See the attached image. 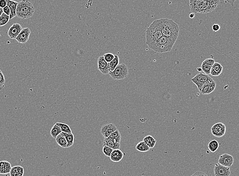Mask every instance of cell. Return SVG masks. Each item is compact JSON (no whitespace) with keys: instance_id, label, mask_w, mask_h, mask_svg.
<instances>
[{"instance_id":"6da1fadb","label":"cell","mask_w":239,"mask_h":176,"mask_svg":"<svg viewBox=\"0 0 239 176\" xmlns=\"http://www.w3.org/2000/svg\"><path fill=\"white\" fill-rule=\"evenodd\" d=\"M220 0H189L191 11L193 13L206 14L215 10Z\"/></svg>"},{"instance_id":"7a4b0ae2","label":"cell","mask_w":239,"mask_h":176,"mask_svg":"<svg viewBox=\"0 0 239 176\" xmlns=\"http://www.w3.org/2000/svg\"><path fill=\"white\" fill-rule=\"evenodd\" d=\"M160 20L163 36L176 41L179 33L178 24L170 19H161Z\"/></svg>"},{"instance_id":"3957f363","label":"cell","mask_w":239,"mask_h":176,"mask_svg":"<svg viewBox=\"0 0 239 176\" xmlns=\"http://www.w3.org/2000/svg\"><path fill=\"white\" fill-rule=\"evenodd\" d=\"M162 36L160 19L155 20L146 31L147 45L149 46L153 44Z\"/></svg>"},{"instance_id":"277c9868","label":"cell","mask_w":239,"mask_h":176,"mask_svg":"<svg viewBox=\"0 0 239 176\" xmlns=\"http://www.w3.org/2000/svg\"><path fill=\"white\" fill-rule=\"evenodd\" d=\"M34 11V7L31 2L22 0L17 5L16 16L20 19H30L33 16Z\"/></svg>"},{"instance_id":"5b68a950","label":"cell","mask_w":239,"mask_h":176,"mask_svg":"<svg viewBox=\"0 0 239 176\" xmlns=\"http://www.w3.org/2000/svg\"><path fill=\"white\" fill-rule=\"evenodd\" d=\"M175 42H176L173 40H171L165 36H162L154 43L148 46L154 52L159 53H163L170 52L173 49Z\"/></svg>"},{"instance_id":"8992f818","label":"cell","mask_w":239,"mask_h":176,"mask_svg":"<svg viewBox=\"0 0 239 176\" xmlns=\"http://www.w3.org/2000/svg\"><path fill=\"white\" fill-rule=\"evenodd\" d=\"M109 75L115 80H122L128 75V68L126 64L122 63L117 65L113 71L109 72Z\"/></svg>"},{"instance_id":"52a82bcc","label":"cell","mask_w":239,"mask_h":176,"mask_svg":"<svg viewBox=\"0 0 239 176\" xmlns=\"http://www.w3.org/2000/svg\"><path fill=\"white\" fill-rule=\"evenodd\" d=\"M211 79L212 78L210 76H208V75L200 72L198 73L194 77H193L191 79V80L193 83L197 86L198 90L199 91L203 87V85L206 83V82Z\"/></svg>"},{"instance_id":"ba28073f","label":"cell","mask_w":239,"mask_h":176,"mask_svg":"<svg viewBox=\"0 0 239 176\" xmlns=\"http://www.w3.org/2000/svg\"><path fill=\"white\" fill-rule=\"evenodd\" d=\"M211 131L214 136L217 138H221L224 136L226 132V127L224 123H217L213 125Z\"/></svg>"},{"instance_id":"9c48e42d","label":"cell","mask_w":239,"mask_h":176,"mask_svg":"<svg viewBox=\"0 0 239 176\" xmlns=\"http://www.w3.org/2000/svg\"><path fill=\"white\" fill-rule=\"evenodd\" d=\"M214 172L215 176H229L231 174L229 167L224 166L219 163L215 164Z\"/></svg>"},{"instance_id":"30bf717a","label":"cell","mask_w":239,"mask_h":176,"mask_svg":"<svg viewBox=\"0 0 239 176\" xmlns=\"http://www.w3.org/2000/svg\"><path fill=\"white\" fill-rule=\"evenodd\" d=\"M216 87V82L213 80V79H211L203 85V87L199 90V92H201L202 94H209L214 91Z\"/></svg>"},{"instance_id":"8fae6325","label":"cell","mask_w":239,"mask_h":176,"mask_svg":"<svg viewBox=\"0 0 239 176\" xmlns=\"http://www.w3.org/2000/svg\"><path fill=\"white\" fill-rule=\"evenodd\" d=\"M117 129V127L115 124L112 123H108L103 125V126H102L100 132L104 138H107Z\"/></svg>"},{"instance_id":"7c38bea8","label":"cell","mask_w":239,"mask_h":176,"mask_svg":"<svg viewBox=\"0 0 239 176\" xmlns=\"http://www.w3.org/2000/svg\"><path fill=\"white\" fill-rule=\"evenodd\" d=\"M31 34V30L29 28H24L23 29L22 31L19 34L16 40L19 43L22 44H25L29 40L30 35Z\"/></svg>"},{"instance_id":"4fadbf2b","label":"cell","mask_w":239,"mask_h":176,"mask_svg":"<svg viewBox=\"0 0 239 176\" xmlns=\"http://www.w3.org/2000/svg\"><path fill=\"white\" fill-rule=\"evenodd\" d=\"M234 159L233 156L227 153H224L219 157L218 163L224 166L230 168L233 164Z\"/></svg>"},{"instance_id":"5bb4252c","label":"cell","mask_w":239,"mask_h":176,"mask_svg":"<svg viewBox=\"0 0 239 176\" xmlns=\"http://www.w3.org/2000/svg\"><path fill=\"white\" fill-rule=\"evenodd\" d=\"M23 30L22 26L19 24L15 23L12 24L8 31V35L12 39H15L19 34Z\"/></svg>"},{"instance_id":"9a60e30c","label":"cell","mask_w":239,"mask_h":176,"mask_svg":"<svg viewBox=\"0 0 239 176\" xmlns=\"http://www.w3.org/2000/svg\"><path fill=\"white\" fill-rule=\"evenodd\" d=\"M98 69L103 75L109 74V64L105 61L103 56L98 58L97 61Z\"/></svg>"},{"instance_id":"2e32d148","label":"cell","mask_w":239,"mask_h":176,"mask_svg":"<svg viewBox=\"0 0 239 176\" xmlns=\"http://www.w3.org/2000/svg\"><path fill=\"white\" fill-rule=\"evenodd\" d=\"M215 63L214 59H207L203 61L201 65V69L206 75L210 74L211 69Z\"/></svg>"},{"instance_id":"e0dca14e","label":"cell","mask_w":239,"mask_h":176,"mask_svg":"<svg viewBox=\"0 0 239 176\" xmlns=\"http://www.w3.org/2000/svg\"><path fill=\"white\" fill-rule=\"evenodd\" d=\"M18 2L13 0H7V5L10 10V19H12L16 16V8Z\"/></svg>"},{"instance_id":"ac0fdd59","label":"cell","mask_w":239,"mask_h":176,"mask_svg":"<svg viewBox=\"0 0 239 176\" xmlns=\"http://www.w3.org/2000/svg\"><path fill=\"white\" fill-rule=\"evenodd\" d=\"M123 153L120 149H115L113 151L111 154L110 159L112 161L117 162L120 161L123 159Z\"/></svg>"},{"instance_id":"d6986e66","label":"cell","mask_w":239,"mask_h":176,"mask_svg":"<svg viewBox=\"0 0 239 176\" xmlns=\"http://www.w3.org/2000/svg\"><path fill=\"white\" fill-rule=\"evenodd\" d=\"M222 70L223 67L222 65L220 63L215 62L211 69L210 75L212 76H219L222 73Z\"/></svg>"},{"instance_id":"ffe728a7","label":"cell","mask_w":239,"mask_h":176,"mask_svg":"<svg viewBox=\"0 0 239 176\" xmlns=\"http://www.w3.org/2000/svg\"><path fill=\"white\" fill-rule=\"evenodd\" d=\"M11 168V165L9 162L7 161H0V174H1L10 173Z\"/></svg>"},{"instance_id":"44dd1931","label":"cell","mask_w":239,"mask_h":176,"mask_svg":"<svg viewBox=\"0 0 239 176\" xmlns=\"http://www.w3.org/2000/svg\"><path fill=\"white\" fill-rule=\"evenodd\" d=\"M103 145H106L109 146V147L112 148V149L115 150V149H120V144H116L112 139L109 137L107 138H105L104 141H103Z\"/></svg>"},{"instance_id":"7402d4cb","label":"cell","mask_w":239,"mask_h":176,"mask_svg":"<svg viewBox=\"0 0 239 176\" xmlns=\"http://www.w3.org/2000/svg\"><path fill=\"white\" fill-rule=\"evenodd\" d=\"M143 142L146 144V145L149 147L150 149L153 148L156 145V140L153 136L151 135H147L145 136L143 139Z\"/></svg>"},{"instance_id":"603a6c76","label":"cell","mask_w":239,"mask_h":176,"mask_svg":"<svg viewBox=\"0 0 239 176\" xmlns=\"http://www.w3.org/2000/svg\"><path fill=\"white\" fill-rule=\"evenodd\" d=\"M63 136H65L67 142V148L71 147L74 144V140H75V136L72 133H65L62 132L61 133Z\"/></svg>"},{"instance_id":"cb8c5ba5","label":"cell","mask_w":239,"mask_h":176,"mask_svg":"<svg viewBox=\"0 0 239 176\" xmlns=\"http://www.w3.org/2000/svg\"><path fill=\"white\" fill-rule=\"evenodd\" d=\"M57 143L61 147L63 148H67V142L64 136L61 133L56 138Z\"/></svg>"},{"instance_id":"d4e9b609","label":"cell","mask_w":239,"mask_h":176,"mask_svg":"<svg viewBox=\"0 0 239 176\" xmlns=\"http://www.w3.org/2000/svg\"><path fill=\"white\" fill-rule=\"evenodd\" d=\"M135 149L139 152H146L149 151L150 148L146 145L143 141L139 142V143L136 145Z\"/></svg>"},{"instance_id":"484cf974","label":"cell","mask_w":239,"mask_h":176,"mask_svg":"<svg viewBox=\"0 0 239 176\" xmlns=\"http://www.w3.org/2000/svg\"><path fill=\"white\" fill-rule=\"evenodd\" d=\"M62 130L61 129L60 127L57 124L53 125V127H52V129L50 130V135H52V137H53L54 139H56L57 136L59 135H60L62 133Z\"/></svg>"},{"instance_id":"4316f807","label":"cell","mask_w":239,"mask_h":176,"mask_svg":"<svg viewBox=\"0 0 239 176\" xmlns=\"http://www.w3.org/2000/svg\"><path fill=\"white\" fill-rule=\"evenodd\" d=\"M109 72L113 71L119 64V58L117 55H115L114 59L109 63Z\"/></svg>"},{"instance_id":"83f0119b","label":"cell","mask_w":239,"mask_h":176,"mask_svg":"<svg viewBox=\"0 0 239 176\" xmlns=\"http://www.w3.org/2000/svg\"><path fill=\"white\" fill-rule=\"evenodd\" d=\"M208 146L209 150L211 152H212V153H214V152H216V151L217 150L218 148H219V143H218L217 140H213L209 142Z\"/></svg>"},{"instance_id":"f1b7e54d","label":"cell","mask_w":239,"mask_h":176,"mask_svg":"<svg viewBox=\"0 0 239 176\" xmlns=\"http://www.w3.org/2000/svg\"><path fill=\"white\" fill-rule=\"evenodd\" d=\"M109 138L112 139V140L116 144H120L121 140V135L120 133L119 130H117L113 133H112L109 136Z\"/></svg>"},{"instance_id":"f546056e","label":"cell","mask_w":239,"mask_h":176,"mask_svg":"<svg viewBox=\"0 0 239 176\" xmlns=\"http://www.w3.org/2000/svg\"><path fill=\"white\" fill-rule=\"evenodd\" d=\"M56 124L60 127L61 129L63 132L72 133L71 129L68 125L63 123H57Z\"/></svg>"},{"instance_id":"4dcf8cb0","label":"cell","mask_w":239,"mask_h":176,"mask_svg":"<svg viewBox=\"0 0 239 176\" xmlns=\"http://www.w3.org/2000/svg\"><path fill=\"white\" fill-rule=\"evenodd\" d=\"M10 20V16L3 13L0 16V27L6 25Z\"/></svg>"},{"instance_id":"1f68e13d","label":"cell","mask_w":239,"mask_h":176,"mask_svg":"<svg viewBox=\"0 0 239 176\" xmlns=\"http://www.w3.org/2000/svg\"><path fill=\"white\" fill-rule=\"evenodd\" d=\"M113 149H112V148L109 147V146L106 145H103V149H102V152L103 154L107 156L110 157L111 154H112Z\"/></svg>"},{"instance_id":"d6a6232c","label":"cell","mask_w":239,"mask_h":176,"mask_svg":"<svg viewBox=\"0 0 239 176\" xmlns=\"http://www.w3.org/2000/svg\"><path fill=\"white\" fill-rule=\"evenodd\" d=\"M103 57H104L105 61L107 63H110V62L114 59L115 55L112 53H107L103 55Z\"/></svg>"},{"instance_id":"836d02e7","label":"cell","mask_w":239,"mask_h":176,"mask_svg":"<svg viewBox=\"0 0 239 176\" xmlns=\"http://www.w3.org/2000/svg\"><path fill=\"white\" fill-rule=\"evenodd\" d=\"M5 83V79L3 72L0 69V88L4 86Z\"/></svg>"},{"instance_id":"e575fe53","label":"cell","mask_w":239,"mask_h":176,"mask_svg":"<svg viewBox=\"0 0 239 176\" xmlns=\"http://www.w3.org/2000/svg\"><path fill=\"white\" fill-rule=\"evenodd\" d=\"M10 176H19L17 170V166H15L11 168L10 172Z\"/></svg>"},{"instance_id":"d590c367","label":"cell","mask_w":239,"mask_h":176,"mask_svg":"<svg viewBox=\"0 0 239 176\" xmlns=\"http://www.w3.org/2000/svg\"><path fill=\"white\" fill-rule=\"evenodd\" d=\"M190 176H208L206 174L203 172L202 170H198L193 174V175Z\"/></svg>"},{"instance_id":"8d00e7d4","label":"cell","mask_w":239,"mask_h":176,"mask_svg":"<svg viewBox=\"0 0 239 176\" xmlns=\"http://www.w3.org/2000/svg\"><path fill=\"white\" fill-rule=\"evenodd\" d=\"M7 5V0H0V7L3 9Z\"/></svg>"},{"instance_id":"74e56055","label":"cell","mask_w":239,"mask_h":176,"mask_svg":"<svg viewBox=\"0 0 239 176\" xmlns=\"http://www.w3.org/2000/svg\"><path fill=\"white\" fill-rule=\"evenodd\" d=\"M3 13H4L5 15H7L10 16V8H9L8 6H6V7H5L3 9Z\"/></svg>"},{"instance_id":"f35d334b","label":"cell","mask_w":239,"mask_h":176,"mask_svg":"<svg viewBox=\"0 0 239 176\" xmlns=\"http://www.w3.org/2000/svg\"><path fill=\"white\" fill-rule=\"evenodd\" d=\"M220 29V26H219L218 24H214L212 26V30L214 32L218 31Z\"/></svg>"},{"instance_id":"ab89813d","label":"cell","mask_w":239,"mask_h":176,"mask_svg":"<svg viewBox=\"0 0 239 176\" xmlns=\"http://www.w3.org/2000/svg\"><path fill=\"white\" fill-rule=\"evenodd\" d=\"M224 1L227 2H228V3H229V4H231V6H232L233 7V6H234V3H235V2L236 1V0H224Z\"/></svg>"},{"instance_id":"60d3db41","label":"cell","mask_w":239,"mask_h":176,"mask_svg":"<svg viewBox=\"0 0 239 176\" xmlns=\"http://www.w3.org/2000/svg\"><path fill=\"white\" fill-rule=\"evenodd\" d=\"M194 16H195L194 13H191V14H190V15H189V17H190V18H191V19H193V18H194Z\"/></svg>"},{"instance_id":"b9f144b4","label":"cell","mask_w":239,"mask_h":176,"mask_svg":"<svg viewBox=\"0 0 239 176\" xmlns=\"http://www.w3.org/2000/svg\"><path fill=\"white\" fill-rule=\"evenodd\" d=\"M3 13V9L0 7V16L2 15Z\"/></svg>"},{"instance_id":"7bdbcfd3","label":"cell","mask_w":239,"mask_h":176,"mask_svg":"<svg viewBox=\"0 0 239 176\" xmlns=\"http://www.w3.org/2000/svg\"><path fill=\"white\" fill-rule=\"evenodd\" d=\"M197 70H198V71L199 72H201L202 71V69H201V68H197Z\"/></svg>"},{"instance_id":"ee69618b","label":"cell","mask_w":239,"mask_h":176,"mask_svg":"<svg viewBox=\"0 0 239 176\" xmlns=\"http://www.w3.org/2000/svg\"></svg>"}]
</instances>
